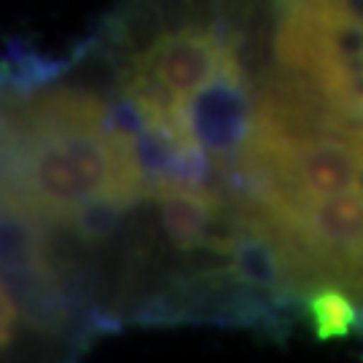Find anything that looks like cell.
Instances as JSON below:
<instances>
[{
	"label": "cell",
	"instance_id": "cell-1",
	"mask_svg": "<svg viewBox=\"0 0 363 363\" xmlns=\"http://www.w3.org/2000/svg\"><path fill=\"white\" fill-rule=\"evenodd\" d=\"M3 132V199L35 218L62 223L94 199H145L132 135L97 94H30L13 105Z\"/></svg>",
	"mask_w": 363,
	"mask_h": 363
},
{
	"label": "cell",
	"instance_id": "cell-2",
	"mask_svg": "<svg viewBox=\"0 0 363 363\" xmlns=\"http://www.w3.org/2000/svg\"><path fill=\"white\" fill-rule=\"evenodd\" d=\"M164 113L199 154L208 156L218 178H237L256 116V97L250 94L237 46H232L210 81L169 105Z\"/></svg>",
	"mask_w": 363,
	"mask_h": 363
},
{
	"label": "cell",
	"instance_id": "cell-3",
	"mask_svg": "<svg viewBox=\"0 0 363 363\" xmlns=\"http://www.w3.org/2000/svg\"><path fill=\"white\" fill-rule=\"evenodd\" d=\"M232 46L223 30L210 25L162 30L132 57L121 73V94L167 111L169 105L210 81Z\"/></svg>",
	"mask_w": 363,
	"mask_h": 363
},
{
	"label": "cell",
	"instance_id": "cell-4",
	"mask_svg": "<svg viewBox=\"0 0 363 363\" xmlns=\"http://www.w3.org/2000/svg\"><path fill=\"white\" fill-rule=\"evenodd\" d=\"M304 310L310 315L318 342L350 337L352 328L358 325L355 301L342 291V286H334V283H320L310 288L304 296Z\"/></svg>",
	"mask_w": 363,
	"mask_h": 363
},
{
	"label": "cell",
	"instance_id": "cell-5",
	"mask_svg": "<svg viewBox=\"0 0 363 363\" xmlns=\"http://www.w3.org/2000/svg\"><path fill=\"white\" fill-rule=\"evenodd\" d=\"M280 3L301 6V9L328 13V16H342V19L363 25V0H280Z\"/></svg>",
	"mask_w": 363,
	"mask_h": 363
}]
</instances>
